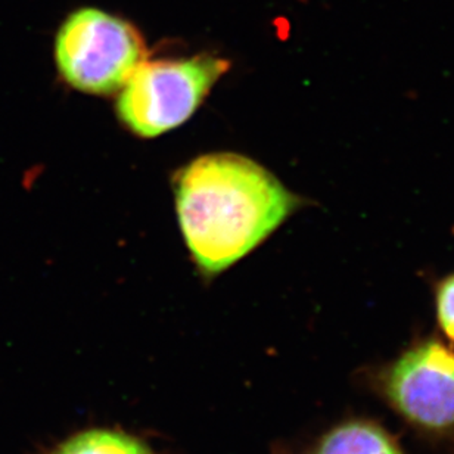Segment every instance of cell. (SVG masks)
<instances>
[{
	"label": "cell",
	"mask_w": 454,
	"mask_h": 454,
	"mask_svg": "<svg viewBox=\"0 0 454 454\" xmlns=\"http://www.w3.org/2000/svg\"><path fill=\"white\" fill-rule=\"evenodd\" d=\"M380 388L411 424L433 433L454 428V351L440 340L407 349L384 372Z\"/></svg>",
	"instance_id": "4"
},
{
	"label": "cell",
	"mask_w": 454,
	"mask_h": 454,
	"mask_svg": "<svg viewBox=\"0 0 454 454\" xmlns=\"http://www.w3.org/2000/svg\"><path fill=\"white\" fill-rule=\"evenodd\" d=\"M175 193L184 242L208 276L253 253L301 206L276 176L239 153L193 160L179 171Z\"/></svg>",
	"instance_id": "1"
},
{
	"label": "cell",
	"mask_w": 454,
	"mask_h": 454,
	"mask_svg": "<svg viewBox=\"0 0 454 454\" xmlns=\"http://www.w3.org/2000/svg\"><path fill=\"white\" fill-rule=\"evenodd\" d=\"M46 454H153L139 438L113 429L75 434Z\"/></svg>",
	"instance_id": "6"
},
{
	"label": "cell",
	"mask_w": 454,
	"mask_h": 454,
	"mask_svg": "<svg viewBox=\"0 0 454 454\" xmlns=\"http://www.w3.org/2000/svg\"><path fill=\"white\" fill-rule=\"evenodd\" d=\"M145 59L146 49L139 31L102 9L71 13L55 40V61L62 79L89 95L121 90Z\"/></svg>",
	"instance_id": "3"
},
{
	"label": "cell",
	"mask_w": 454,
	"mask_h": 454,
	"mask_svg": "<svg viewBox=\"0 0 454 454\" xmlns=\"http://www.w3.org/2000/svg\"><path fill=\"white\" fill-rule=\"evenodd\" d=\"M437 315L442 333L454 342V275L447 276L438 285Z\"/></svg>",
	"instance_id": "7"
},
{
	"label": "cell",
	"mask_w": 454,
	"mask_h": 454,
	"mask_svg": "<svg viewBox=\"0 0 454 454\" xmlns=\"http://www.w3.org/2000/svg\"><path fill=\"white\" fill-rule=\"evenodd\" d=\"M319 454H402L384 429L354 420L340 425L324 438Z\"/></svg>",
	"instance_id": "5"
},
{
	"label": "cell",
	"mask_w": 454,
	"mask_h": 454,
	"mask_svg": "<svg viewBox=\"0 0 454 454\" xmlns=\"http://www.w3.org/2000/svg\"><path fill=\"white\" fill-rule=\"evenodd\" d=\"M229 67L226 59L206 53L188 59H145L121 88L118 117L142 137L173 130L192 117Z\"/></svg>",
	"instance_id": "2"
}]
</instances>
